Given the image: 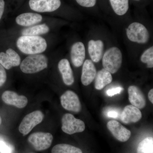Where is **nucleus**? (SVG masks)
Segmentation results:
<instances>
[{
    "label": "nucleus",
    "mask_w": 153,
    "mask_h": 153,
    "mask_svg": "<svg viewBox=\"0 0 153 153\" xmlns=\"http://www.w3.org/2000/svg\"><path fill=\"white\" fill-rule=\"evenodd\" d=\"M17 46L21 52L27 55L40 54L47 49V41L41 36H22L18 38Z\"/></svg>",
    "instance_id": "obj_1"
},
{
    "label": "nucleus",
    "mask_w": 153,
    "mask_h": 153,
    "mask_svg": "<svg viewBox=\"0 0 153 153\" xmlns=\"http://www.w3.org/2000/svg\"><path fill=\"white\" fill-rule=\"evenodd\" d=\"M48 60L42 54L30 55L25 58L20 64V68L25 74H34L47 68Z\"/></svg>",
    "instance_id": "obj_2"
},
{
    "label": "nucleus",
    "mask_w": 153,
    "mask_h": 153,
    "mask_svg": "<svg viewBox=\"0 0 153 153\" xmlns=\"http://www.w3.org/2000/svg\"><path fill=\"white\" fill-rule=\"evenodd\" d=\"M123 56L120 49L117 47L109 48L102 57L103 68L111 74L116 73L121 66Z\"/></svg>",
    "instance_id": "obj_3"
},
{
    "label": "nucleus",
    "mask_w": 153,
    "mask_h": 153,
    "mask_svg": "<svg viewBox=\"0 0 153 153\" xmlns=\"http://www.w3.org/2000/svg\"><path fill=\"white\" fill-rule=\"evenodd\" d=\"M126 34L130 41L139 44H146L149 38V34L147 28L137 22L132 23L128 26Z\"/></svg>",
    "instance_id": "obj_4"
},
{
    "label": "nucleus",
    "mask_w": 153,
    "mask_h": 153,
    "mask_svg": "<svg viewBox=\"0 0 153 153\" xmlns=\"http://www.w3.org/2000/svg\"><path fill=\"white\" fill-rule=\"evenodd\" d=\"M44 115L40 111L30 113L23 119L19 127V131L24 135L30 132L36 126L42 122Z\"/></svg>",
    "instance_id": "obj_5"
},
{
    "label": "nucleus",
    "mask_w": 153,
    "mask_h": 153,
    "mask_svg": "<svg viewBox=\"0 0 153 153\" xmlns=\"http://www.w3.org/2000/svg\"><path fill=\"white\" fill-rule=\"evenodd\" d=\"M62 124V131L68 134L82 132L85 129L84 123L80 120L75 118L70 114H66L63 116Z\"/></svg>",
    "instance_id": "obj_6"
},
{
    "label": "nucleus",
    "mask_w": 153,
    "mask_h": 153,
    "mask_svg": "<svg viewBox=\"0 0 153 153\" xmlns=\"http://www.w3.org/2000/svg\"><path fill=\"white\" fill-rule=\"evenodd\" d=\"M53 136L49 133H34L28 138V141L36 150H45L51 146L53 141Z\"/></svg>",
    "instance_id": "obj_7"
},
{
    "label": "nucleus",
    "mask_w": 153,
    "mask_h": 153,
    "mask_svg": "<svg viewBox=\"0 0 153 153\" xmlns=\"http://www.w3.org/2000/svg\"><path fill=\"white\" fill-rule=\"evenodd\" d=\"M61 5L60 0H30L29 6L33 11L39 13L52 12Z\"/></svg>",
    "instance_id": "obj_8"
},
{
    "label": "nucleus",
    "mask_w": 153,
    "mask_h": 153,
    "mask_svg": "<svg viewBox=\"0 0 153 153\" xmlns=\"http://www.w3.org/2000/svg\"><path fill=\"white\" fill-rule=\"evenodd\" d=\"M62 107L69 111L78 113L81 110V106L78 96L74 91L68 90L60 97Z\"/></svg>",
    "instance_id": "obj_9"
},
{
    "label": "nucleus",
    "mask_w": 153,
    "mask_h": 153,
    "mask_svg": "<svg viewBox=\"0 0 153 153\" xmlns=\"http://www.w3.org/2000/svg\"><path fill=\"white\" fill-rule=\"evenodd\" d=\"M107 127L113 136L120 141H127L131 135L130 131L126 128L117 121H110L107 124Z\"/></svg>",
    "instance_id": "obj_10"
},
{
    "label": "nucleus",
    "mask_w": 153,
    "mask_h": 153,
    "mask_svg": "<svg viewBox=\"0 0 153 153\" xmlns=\"http://www.w3.org/2000/svg\"><path fill=\"white\" fill-rule=\"evenodd\" d=\"M21 57L13 49L10 48L6 53H0V64L5 68L10 69L13 67L19 66L21 64Z\"/></svg>",
    "instance_id": "obj_11"
},
{
    "label": "nucleus",
    "mask_w": 153,
    "mask_h": 153,
    "mask_svg": "<svg viewBox=\"0 0 153 153\" xmlns=\"http://www.w3.org/2000/svg\"><path fill=\"white\" fill-rule=\"evenodd\" d=\"M2 100L6 104L14 105L19 108L25 107L28 103V99L26 97L19 95L11 91H6L2 95Z\"/></svg>",
    "instance_id": "obj_12"
},
{
    "label": "nucleus",
    "mask_w": 153,
    "mask_h": 153,
    "mask_svg": "<svg viewBox=\"0 0 153 153\" xmlns=\"http://www.w3.org/2000/svg\"><path fill=\"white\" fill-rule=\"evenodd\" d=\"M142 117L140 110L132 105L126 106L121 114V120L125 124L135 123Z\"/></svg>",
    "instance_id": "obj_13"
},
{
    "label": "nucleus",
    "mask_w": 153,
    "mask_h": 153,
    "mask_svg": "<svg viewBox=\"0 0 153 153\" xmlns=\"http://www.w3.org/2000/svg\"><path fill=\"white\" fill-rule=\"evenodd\" d=\"M85 56V47L81 42L74 43L71 47V58L74 66L80 67L83 64Z\"/></svg>",
    "instance_id": "obj_14"
},
{
    "label": "nucleus",
    "mask_w": 153,
    "mask_h": 153,
    "mask_svg": "<svg viewBox=\"0 0 153 153\" xmlns=\"http://www.w3.org/2000/svg\"><path fill=\"white\" fill-rule=\"evenodd\" d=\"M129 100L133 106L139 109L144 108L146 105V98L142 91L138 87L131 85L128 88Z\"/></svg>",
    "instance_id": "obj_15"
},
{
    "label": "nucleus",
    "mask_w": 153,
    "mask_h": 153,
    "mask_svg": "<svg viewBox=\"0 0 153 153\" xmlns=\"http://www.w3.org/2000/svg\"><path fill=\"white\" fill-rule=\"evenodd\" d=\"M97 74L96 68L93 61L86 60L82 66L81 81L82 84L85 86L90 84L95 78Z\"/></svg>",
    "instance_id": "obj_16"
},
{
    "label": "nucleus",
    "mask_w": 153,
    "mask_h": 153,
    "mask_svg": "<svg viewBox=\"0 0 153 153\" xmlns=\"http://www.w3.org/2000/svg\"><path fill=\"white\" fill-rule=\"evenodd\" d=\"M104 44L101 40H90L88 42V51L91 60L95 63L99 62L103 56Z\"/></svg>",
    "instance_id": "obj_17"
},
{
    "label": "nucleus",
    "mask_w": 153,
    "mask_h": 153,
    "mask_svg": "<svg viewBox=\"0 0 153 153\" xmlns=\"http://www.w3.org/2000/svg\"><path fill=\"white\" fill-rule=\"evenodd\" d=\"M43 19L41 15L36 13H27L21 14L16 17V22L23 27H31L40 23Z\"/></svg>",
    "instance_id": "obj_18"
},
{
    "label": "nucleus",
    "mask_w": 153,
    "mask_h": 153,
    "mask_svg": "<svg viewBox=\"0 0 153 153\" xmlns=\"http://www.w3.org/2000/svg\"><path fill=\"white\" fill-rule=\"evenodd\" d=\"M58 67L64 83L67 85H72L74 82V77L68 60L66 59L60 60L58 63Z\"/></svg>",
    "instance_id": "obj_19"
},
{
    "label": "nucleus",
    "mask_w": 153,
    "mask_h": 153,
    "mask_svg": "<svg viewBox=\"0 0 153 153\" xmlns=\"http://www.w3.org/2000/svg\"><path fill=\"white\" fill-rule=\"evenodd\" d=\"M94 87L97 90H101L106 85L112 82V76L111 73L104 68L100 70L95 76Z\"/></svg>",
    "instance_id": "obj_20"
},
{
    "label": "nucleus",
    "mask_w": 153,
    "mask_h": 153,
    "mask_svg": "<svg viewBox=\"0 0 153 153\" xmlns=\"http://www.w3.org/2000/svg\"><path fill=\"white\" fill-rule=\"evenodd\" d=\"M49 31V27L45 24L31 26L22 30V36H38L47 34Z\"/></svg>",
    "instance_id": "obj_21"
},
{
    "label": "nucleus",
    "mask_w": 153,
    "mask_h": 153,
    "mask_svg": "<svg viewBox=\"0 0 153 153\" xmlns=\"http://www.w3.org/2000/svg\"><path fill=\"white\" fill-rule=\"evenodd\" d=\"M115 13L118 16H123L128 10V0H109Z\"/></svg>",
    "instance_id": "obj_22"
},
{
    "label": "nucleus",
    "mask_w": 153,
    "mask_h": 153,
    "mask_svg": "<svg viewBox=\"0 0 153 153\" xmlns=\"http://www.w3.org/2000/svg\"><path fill=\"white\" fill-rule=\"evenodd\" d=\"M52 153H82L79 148L66 144H60L52 148Z\"/></svg>",
    "instance_id": "obj_23"
},
{
    "label": "nucleus",
    "mask_w": 153,
    "mask_h": 153,
    "mask_svg": "<svg viewBox=\"0 0 153 153\" xmlns=\"http://www.w3.org/2000/svg\"><path fill=\"white\" fill-rule=\"evenodd\" d=\"M137 153H153V138L147 137L140 143Z\"/></svg>",
    "instance_id": "obj_24"
},
{
    "label": "nucleus",
    "mask_w": 153,
    "mask_h": 153,
    "mask_svg": "<svg viewBox=\"0 0 153 153\" xmlns=\"http://www.w3.org/2000/svg\"><path fill=\"white\" fill-rule=\"evenodd\" d=\"M141 61L143 63H147V67H153V47H150L146 49L141 55Z\"/></svg>",
    "instance_id": "obj_25"
},
{
    "label": "nucleus",
    "mask_w": 153,
    "mask_h": 153,
    "mask_svg": "<svg viewBox=\"0 0 153 153\" xmlns=\"http://www.w3.org/2000/svg\"><path fill=\"white\" fill-rule=\"evenodd\" d=\"M79 5L85 7H91L95 5L97 0H76Z\"/></svg>",
    "instance_id": "obj_26"
},
{
    "label": "nucleus",
    "mask_w": 153,
    "mask_h": 153,
    "mask_svg": "<svg viewBox=\"0 0 153 153\" xmlns=\"http://www.w3.org/2000/svg\"><path fill=\"white\" fill-rule=\"evenodd\" d=\"M0 152L1 153H12L11 147L2 140H0Z\"/></svg>",
    "instance_id": "obj_27"
},
{
    "label": "nucleus",
    "mask_w": 153,
    "mask_h": 153,
    "mask_svg": "<svg viewBox=\"0 0 153 153\" xmlns=\"http://www.w3.org/2000/svg\"><path fill=\"white\" fill-rule=\"evenodd\" d=\"M7 77V73L5 68L0 64V87L5 83Z\"/></svg>",
    "instance_id": "obj_28"
},
{
    "label": "nucleus",
    "mask_w": 153,
    "mask_h": 153,
    "mask_svg": "<svg viewBox=\"0 0 153 153\" xmlns=\"http://www.w3.org/2000/svg\"><path fill=\"white\" fill-rule=\"evenodd\" d=\"M123 90V88L121 87L114 88L107 91L106 93L108 96L112 97L116 94H120Z\"/></svg>",
    "instance_id": "obj_29"
},
{
    "label": "nucleus",
    "mask_w": 153,
    "mask_h": 153,
    "mask_svg": "<svg viewBox=\"0 0 153 153\" xmlns=\"http://www.w3.org/2000/svg\"><path fill=\"white\" fill-rule=\"evenodd\" d=\"M107 115L108 117L114 118H117L118 117L119 114L117 111H108L107 114Z\"/></svg>",
    "instance_id": "obj_30"
},
{
    "label": "nucleus",
    "mask_w": 153,
    "mask_h": 153,
    "mask_svg": "<svg viewBox=\"0 0 153 153\" xmlns=\"http://www.w3.org/2000/svg\"><path fill=\"white\" fill-rule=\"evenodd\" d=\"M5 2L4 0H0V20L1 19L4 10Z\"/></svg>",
    "instance_id": "obj_31"
},
{
    "label": "nucleus",
    "mask_w": 153,
    "mask_h": 153,
    "mask_svg": "<svg viewBox=\"0 0 153 153\" xmlns=\"http://www.w3.org/2000/svg\"><path fill=\"white\" fill-rule=\"evenodd\" d=\"M149 100L152 103H153V89H151L148 94Z\"/></svg>",
    "instance_id": "obj_32"
},
{
    "label": "nucleus",
    "mask_w": 153,
    "mask_h": 153,
    "mask_svg": "<svg viewBox=\"0 0 153 153\" xmlns=\"http://www.w3.org/2000/svg\"><path fill=\"white\" fill-rule=\"evenodd\" d=\"M1 117H0V125L1 124Z\"/></svg>",
    "instance_id": "obj_33"
},
{
    "label": "nucleus",
    "mask_w": 153,
    "mask_h": 153,
    "mask_svg": "<svg viewBox=\"0 0 153 153\" xmlns=\"http://www.w3.org/2000/svg\"><path fill=\"white\" fill-rule=\"evenodd\" d=\"M134 1H140V0H134Z\"/></svg>",
    "instance_id": "obj_34"
}]
</instances>
